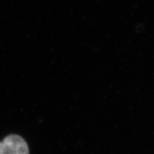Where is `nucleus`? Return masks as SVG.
Instances as JSON below:
<instances>
[{
	"label": "nucleus",
	"instance_id": "1",
	"mask_svg": "<svg viewBox=\"0 0 154 154\" xmlns=\"http://www.w3.org/2000/svg\"><path fill=\"white\" fill-rule=\"evenodd\" d=\"M13 154H29V147L25 140L17 135H9L2 142Z\"/></svg>",
	"mask_w": 154,
	"mask_h": 154
},
{
	"label": "nucleus",
	"instance_id": "2",
	"mask_svg": "<svg viewBox=\"0 0 154 154\" xmlns=\"http://www.w3.org/2000/svg\"><path fill=\"white\" fill-rule=\"evenodd\" d=\"M0 154H13L11 153L10 149H8L4 143L2 142H0Z\"/></svg>",
	"mask_w": 154,
	"mask_h": 154
}]
</instances>
